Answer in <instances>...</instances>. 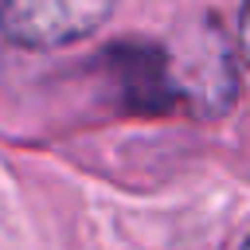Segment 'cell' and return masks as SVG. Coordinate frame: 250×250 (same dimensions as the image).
Instances as JSON below:
<instances>
[{"label":"cell","mask_w":250,"mask_h":250,"mask_svg":"<svg viewBox=\"0 0 250 250\" xmlns=\"http://www.w3.org/2000/svg\"><path fill=\"white\" fill-rule=\"evenodd\" d=\"M117 0H0V35L27 51H51L94 35Z\"/></svg>","instance_id":"cell-1"},{"label":"cell","mask_w":250,"mask_h":250,"mask_svg":"<svg viewBox=\"0 0 250 250\" xmlns=\"http://www.w3.org/2000/svg\"><path fill=\"white\" fill-rule=\"evenodd\" d=\"M238 51L250 62V0H242V12H238Z\"/></svg>","instance_id":"cell-2"},{"label":"cell","mask_w":250,"mask_h":250,"mask_svg":"<svg viewBox=\"0 0 250 250\" xmlns=\"http://www.w3.org/2000/svg\"><path fill=\"white\" fill-rule=\"evenodd\" d=\"M242 250H250V238H246V242H242Z\"/></svg>","instance_id":"cell-3"}]
</instances>
